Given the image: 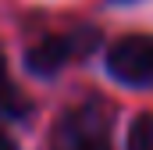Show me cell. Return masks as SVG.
I'll return each instance as SVG.
<instances>
[{"label":"cell","mask_w":153,"mask_h":150,"mask_svg":"<svg viewBox=\"0 0 153 150\" xmlns=\"http://www.w3.org/2000/svg\"><path fill=\"white\" fill-rule=\"evenodd\" d=\"M53 150H111V107L103 100L78 104L53 125Z\"/></svg>","instance_id":"6da1fadb"},{"label":"cell","mask_w":153,"mask_h":150,"mask_svg":"<svg viewBox=\"0 0 153 150\" xmlns=\"http://www.w3.org/2000/svg\"><path fill=\"white\" fill-rule=\"evenodd\" d=\"M100 43V32L96 29H68V32H53V36H43L39 43L29 46V68L39 75H53L61 72L68 61H78V57H85L93 46Z\"/></svg>","instance_id":"7a4b0ae2"},{"label":"cell","mask_w":153,"mask_h":150,"mask_svg":"<svg viewBox=\"0 0 153 150\" xmlns=\"http://www.w3.org/2000/svg\"><path fill=\"white\" fill-rule=\"evenodd\" d=\"M107 68L117 82L153 86V36H125L107 50Z\"/></svg>","instance_id":"3957f363"},{"label":"cell","mask_w":153,"mask_h":150,"mask_svg":"<svg viewBox=\"0 0 153 150\" xmlns=\"http://www.w3.org/2000/svg\"><path fill=\"white\" fill-rule=\"evenodd\" d=\"M29 111V97L22 89H14L7 82V68H4V54H0V114H25Z\"/></svg>","instance_id":"277c9868"},{"label":"cell","mask_w":153,"mask_h":150,"mask_svg":"<svg viewBox=\"0 0 153 150\" xmlns=\"http://www.w3.org/2000/svg\"><path fill=\"white\" fill-rule=\"evenodd\" d=\"M128 150H153V114H143L128 129Z\"/></svg>","instance_id":"5b68a950"},{"label":"cell","mask_w":153,"mask_h":150,"mask_svg":"<svg viewBox=\"0 0 153 150\" xmlns=\"http://www.w3.org/2000/svg\"><path fill=\"white\" fill-rule=\"evenodd\" d=\"M0 150H18V147H14V140H11L7 132H0Z\"/></svg>","instance_id":"8992f818"}]
</instances>
